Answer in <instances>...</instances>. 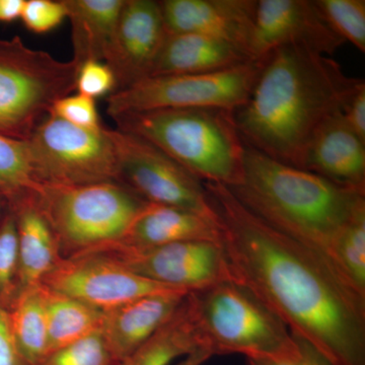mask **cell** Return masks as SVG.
<instances>
[{
  "label": "cell",
  "instance_id": "4dcf8cb0",
  "mask_svg": "<svg viewBox=\"0 0 365 365\" xmlns=\"http://www.w3.org/2000/svg\"><path fill=\"white\" fill-rule=\"evenodd\" d=\"M66 19L62 0H26L21 20L31 32L46 34L61 25Z\"/></svg>",
  "mask_w": 365,
  "mask_h": 365
},
{
  "label": "cell",
  "instance_id": "7a4b0ae2",
  "mask_svg": "<svg viewBox=\"0 0 365 365\" xmlns=\"http://www.w3.org/2000/svg\"><path fill=\"white\" fill-rule=\"evenodd\" d=\"M262 60L251 95L235 112L242 140L267 157L304 170L312 139L341 113L364 78L347 76L332 57L284 46Z\"/></svg>",
  "mask_w": 365,
  "mask_h": 365
},
{
  "label": "cell",
  "instance_id": "e575fe53",
  "mask_svg": "<svg viewBox=\"0 0 365 365\" xmlns=\"http://www.w3.org/2000/svg\"><path fill=\"white\" fill-rule=\"evenodd\" d=\"M299 354L290 361H270V360L248 359V365H332L328 359L306 340L297 337Z\"/></svg>",
  "mask_w": 365,
  "mask_h": 365
},
{
  "label": "cell",
  "instance_id": "6da1fadb",
  "mask_svg": "<svg viewBox=\"0 0 365 365\" xmlns=\"http://www.w3.org/2000/svg\"><path fill=\"white\" fill-rule=\"evenodd\" d=\"M204 185L235 282L332 365H365V299L326 259L269 227L227 186Z\"/></svg>",
  "mask_w": 365,
  "mask_h": 365
},
{
  "label": "cell",
  "instance_id": "836d02e7",
  "mask_svg": "<svg viewBox=\"0 0 365 365\" xmlns=\"http://www.w3.org/2000/svg\"><path fill=\"white\" fill-rule=\"evenodd\" d=\"M342 116L348 126L365 141V81L348 100Z\"/></svg>",
  "mask_w": 365,
  "mask_h": 365
},
{
  "label": "cell",
  "instance_id": "8d00e7d4",
  "mask_svg": "<svg viewBox=\"0 0 365 365\" xmlns=\"http://www.w3.org/2000/svg\"><path fill=\"white\" fill-rule=\"evenodd\" d=\"M212 355L204 349L196 350L195 352L187 355L181 361L178 362L176 365H202L210 359Z\"/></svg>",
  "mask_w": 365,
  "mask_h": 365
},
{
  "label": "cell",
  "instance_id": "484cf974",
  "mask_svg": "<svg viewBox=\"0 0 365 365\" xmlns=\"http://www.w3.org/2000/svg\"><path fill=\"white\" fill-rule=\"evenodd\" d=\"M40 186L28 140L0 134V189L9 202L35 193Z\"/></svg>",
  "mask_w": 365,
  "mask_h": 365
},
{
  "label": "cell",
  "instance_id": "4316f807",
  "mask_svg": "<svg viewBox=\"0 0 365 365\" xmlns=\"http://www.w3.org/2000/svg\"><path fill=\"white\" fill-rule=\"evenodd\" d=\"M314 4L338 37L365 53V0H314Z\"/></svg>",
  "mask_w": 365,
  "mask_h": 365
},
{
  "label": "cell",
  "instance_id": "7c38bea8",
  "mask_svg": "<svg viewBox=\"0 0 365 365\" xmlns=\"http://www.w3.org/2000/svg\"><path fill=\"white\" fill-rule=\"evenodd\" d=\"M41 284L104 313L144 295L176 289L140 277L97 253L60 258Z\"/></svg>",
  "mask_w": 365,
  "mask_h": 365
},
{
  "label": "cell",
  "instance_id": "ac0fdd59",
  "mask_svg": "<svg viewBox=\"0 0 365 365\" xmlns=\"http://www.w3.org/2000/svg\"><path fill=\"white\" fill-rule=\"evenodd\" d=\"M191 241L222 242L220 220L187 209L146 203L116 244L144 249Z\"/></svg>",
  "mask_w": 365,
  "mask_h": 365
},
{
  "label": "cell",
  "instance_id": "30bf717a",
  "mask_svg": "<svg viewBox=\"0 0 365 365\" xmlns=\"http://www.w3.org/2000/svg\"><path fill=\"white\" fill-rule=\"evenodd\" d=\"M117 160L118 182L148 203L187 209L218 218L205 185L141 137L108 129Z\"/></svg>",
  "mask_w": 365,
  "mask_h": 365
},
{
  "label": "cell",
  "instance_id": "d590c367",
  "mask_svg": "<svg viewBox=\"0 0 365 365\" xmlns=\"http://www.w3.org/2000/svg\"><path fill=\"white\" fill-rule=\"evenodd\" d=\"M26 0H0V21L13 23L21 19Z\"/></svg>",
  "mask_w": 365,
  "mask_h": 365
},
{
  "label": "cell",
  "instance_id": "52a82bcc",
  "mask_svg": "<svg viewBox=\"0 0 365 365\" xmlns=\"http://www.w3.org/2000/svg\"><path fill=\"white\" fill-rule=\"evenodd\" d=\"M79 66L32 49L19 36L0 39V134L28 140L60 98L76 90Z\"/></svg>",
  "mask_w": 365,
  "mask_h": 365
},
{
  "label": "cell",
  "instance_id": "d6986e66",
  "mask_svg": "<svg viewBox=\"0 0 365 365\" xmlns=\"http://www.w3.org/2000/svg\"><path fill=\"white\" fill-rule=\"evenodd\" d=\"M252 59L237 46L198 34L168 35L150 76L210 73Z\"/></svg>",
  "mask_w": 365,
  "mask_h": 365
},
{
  "label": "cell",
  "instance_id": "44dd1931",
  "mask_svg": "<svg viewBox=\"0 0 365 365\" xmlns=\"http://www.w3.org/2000/svg\"><path fill=\"white\" fill-rule=\"evenodd\" d=\"M71 24L73 61H103L111 45L125 0H62Z\"/></svg>",
  "mask_w": 365,
  "mask_h": 365
},
{
  "label": "cell",
  "instance_id": "3957f363",
  "mask_svg": "<svg viewBox=\"0 0 365 365\" xmlns=\"http://www.w3.org/2000/svg\"><path fill=\"white\" fill-rule=\"evenodd\" d=\"M228 189L269 227L316 252L329 264L338 235L365 210V194L277 162L247 144L242 181Z\"/></svg>",
  "mask_w": 365,
  "mask_h": 365
},
{
  "label": "cell",
  "instance_id": "74e56055",
  "mask_svg": "<svg viewBox=\"0 0 365 365\" xmlns=\"http://www.w3.org/2000/svg\"><path fill=\"white\" fill-rule=\"evenodd\" d=\"M9 201L6 194L4 193L1 189H0V222L4 220V216L7 215L9 211Z\"/></svg>",
  "mask_w": 365,
  "mask_h": 365
},
{
  "label": "cell",
  "instance_id": "603a6c76",
  "mask_svg": "<svg viewBox=\"0 0 365 365\" xmlns=\"http://www.w3.org/2000/svg\"><path fill=\"white\" fill-rule=\"evenodd\" d=\"M199 349L188 294L174 316L122 365H170Z\"/></svg>",
  "mask_w": 365,
  "mask_h": 365
},
{
  "label": "cell",
  "instance_id": "277c9868",
  "mask_svg": "<svg viewBox=\"0 0 365 365\" xmlns=\"http://www.w3.org/2000/svg\"><path fill=\"white\" fill-rule=\"evenodd\" d=\"M118 130L141 137L203 182L227 188L244 176L245 148L235 112L216 108L160 109L114 118Z\"/></svg>",
  "mask_w": 365,
  "mask_h": 365
},
{
  "label": "cell",
  "instance_id": "8fae6325",
  "mask_svg": "<svg viewBox=\"0 0 365 365\" xmlns=\"http://www.w3.org/2000/svg\"><path fill=\"white\" fill-rule=\"evenodd\" d=\"M93 253L104 255L145 279L188 292L235 281L222 242H182L144 249L113 244Z\"/></svg>",
  "mask_w": 365,
  "mask_h": 365
},
{
  "label": "cell",
  "instance_id": "2e32d148",
  "mask_svg": "<svg viewBox=\"0 0 365 365\" xmlns=\"http://www.w3.org/2000/svg\"><path fill=\"white\" fill-rule=\"evenodd\" d=\"M304 170L365 194V141L348 126L342 112L329 118L316 132Z\"/></svg>",
  "mask_w": 365,
  "mask_h": 365
},
{
  "label": "cell",
  "instance_id": "1f68e13d",
  "mask_svg": "<svg viewBox=\"0 0 365 365\" xmlns=\"http://www.w3.org/2000/svg\"><path fill=\"white\" fill-rule=\"evenodd\" d=\"M116 79L109 66L103 61H88L79 67L76 91L95 100L116 91Z\"/></svg>",
  "mask_w": 365,
  "mask_h": 365
},
{
  "label": "cell",
  "instance_id": "d6a6232c",
  "mask_svg": "<svg viewBox=\"0 0 365 365\" xmlns=\"http://www.w3.org/2000/svg\"><path fill=\"white\" fill-rule=\"evenodd\" d=\"M0 365H30L21 357L9 322V309L0 304Z\"/></svg>",
  "mask_w": 365,
  "mask_h": 365
},
{
  "label": "cell",
  "instance_id": "4fadbf2b",
  "mask_svg": "<svg viewBox=\"0 0 365 365\" xmlns=\"http://www.w3.org/2000/svg\"><path fill=\"white\" fill-rule=\"evenodd\" d=\"M345 44L319 14L314 0H258L250 56L261 60L284 46L332 57Z\"/></svg>",
  "mask_w": 365,
  "mask_h": 365
},
{
  "label": "cell",
  "instance_id": "e0dca14e",
  "mask_svg": "<svg viewBox=\"0 0 365 365\" xmlns=\"http://www.w3.org/2000/svg\"><path fill=\"white\" fill-rule=\"evenodd\" d=\"M188 294L165 290L105 312L101 332L115 356L122 362L131 356L174 316Z\"/></svg>",
  "mask_w": 365,
  "mask_h": 365
},
{
  "label": "cell",
  "instance_id": "9a60e30c",
  "mask_svg": "<svg viewBox=\"0 0 365 365\" xmlns=\"http://www.w3.org/2000/svg\"><path fill=\"white\" fill-rule=\"evenodd\" d=\"M158 2L168 35L198 34L208 36L237 46L250 56L258 0H163Z\"/></svg>",
  "mask_w": 365,
  "mask_h": 365
},
{
  "label": "cell",
  "instance_id": "8992f818",
  "mask_svg": "<svg viewBox=\"0 0 365 365\" xmlns=\"http://www.w3.org/2000/svg\"><path fill=\"white\" fill-rule=\"evenodd\" d=\"M34 197L51 227L61 258L119 242L148 203L119 182L41 184Z\"/></svg>",
  "mask_w": 365,
  "mask_h": 365
},
{
  "label": "cell",
  "instance_id": "f546056e",
  "mask_svg": "<svg viewBox=\"0 0 365 365\" xmlns=\"http://www.w3.org/2000/svg\"><path fill=\"white\" fill-rule=\"evenodd\" d=\"M50 115L79 128L88 130L103 128L95 100L81 93L60 98L53 106Z\"/></svg>",
  "mask_w": 365,
  "mask_h": 365
},
{
  "label": "cell",
  "instance_id": "cb8c5ba5",
  "mask_svg": "<svg viewBox=\"0 0 365 365\" xmlns=\"http://www.w3.org/2000/svg\"><path fill=\"white\" fill-rule=\"evenodd\" d=\"M16 348L30 365L48 355V329L41 284L21 290L9 309Z\"/></svg>",
  "mask_w": 365,
  "mask_h": 365
},
{
  "label": "cell",
  "instance_id": "7402d4cb",
  "mask_svg": "<svg viewBox=\"0 0 365 365\" xmlns=\"http://www.w3.org/2000/svg\"><path fill=\"white\" fill-rule=\"evenodd\" d=\"M48 329V354L101 331L104 312L41 284Z\"/></svg>",
  "mask_w": 365,
  "mask_h": 365
},
{
  "label": "cell",
  "instance_id": "f1b7e54d",
  "mask_svg": "<svg viewBox=\"0 0 365 365\" xmlns=\"http://www.w3.org/2000/svg\"><path fill=\"white\" fill-rule=\"evenodd\" d=\"M101 331L55 350L39 365H122Z\"/></svg>",
  "mask_w": 365,
  "mask_h": 365
},
{
  "label": "cell",
  "instance_id": "5bb4252c",
  "mask_svg": "<svg viewBox=\"0 0 365 365\" xmlns=\"http://www.w3.org/2000/svg\"><path fill=\"white\" fill-rule=\"evenodd\" d=\"M167 36L160 2L125 0L104 60L116 79V91L150 78Z\"/></svg>",
  "mask_w": 365,
  "mask_h": 365
},
{
  "label": "cell",
  "instance_id": "ffe728a7",
  "mask_svg": "<svg viewBox=\"0 0 365 365\" xmlns=\"http://www.w3.org/2000/svg\"><path fill=\"white\" fill-rule=\"evenodd\" d=\"M34 194L9 202L18 232L21 292L41 284L61 258L51 227Z\"/></svg>",
  "mask_w": 365,
  "mask_h": 365
},
{
  "label": "cell",
  "instance_id": "9c48e42d",
  "mask_svg": "<svg viewBox=\"0 0 365 365\" xmlns=\"http://www.w3.org/2000/svg\"><path fill=\"white\" fill-rule=\"evenodd\" d=\"M28 143L41 184L118 182L115 150L104 126L88 130L49 115Z\"/></svg>",
  "mask_w": 365,
  "mask_h": 365
},
{
  "label": "cell",
  "instance_id": "ba28073f",
  "mask_svg": "<svg viewBox=\"0 0 365 365\" xmlns=\"http://www.w3.org/2000/svg\"><path fill=\"white\" fill-rule=\"evenodd\" d=\"M261 66L262 60H250L210 73L150 76L111 93L107 113L114 119L160 109L216 108L235 112L248 101Z\"/></svg>",
  "mask_w": 365,
  "mask_h": 365
},
{
  "label": "cell",
  "instance_id": "83f0119b",
  "mask_svg": "<svg viewBox=\"0 0 365 365\" xmlns=\"http://www.w3.org/2000/svg\"><path fill=\"white\" fill-rule=\"evenodd\" d=\"M21 292L18 232L13 210L0 222V304L9 309Z\"/></svg>",
  "mask_w": 365,
  "mask_h": 365
},
{
  "label": "cell",
  "instance_id": "5b68a950",
  "mask_svg": "<svg viewBox=\"0 0 365 365\" xmlns=\"http://www.w3.org/2000/svg\"><path fill=\"white\" fill-rule=\"evenodd\" d=\"M199 347L215 355L290 361L299 354L297 338L267 306L235 281L189 292Z\"/></svg>",
  "mask_w": 365,
  "mask_h": 365
},
{
  "label": "cell",
  "instance_id": "d4e9b609",
  "mask_svg": "<svg viewBox=\"0 0 365 365\" xmlns=\"http://www.w3.org/2000/svg\"><path fill=\"white\" fill-rule=\"evenodd\" d=\"M329 262L341 279L365 299V210L343 228L334 242Z\"/></svg>",
  "mask_w": 365,
  "mask_h": 365
}]
</instances>
